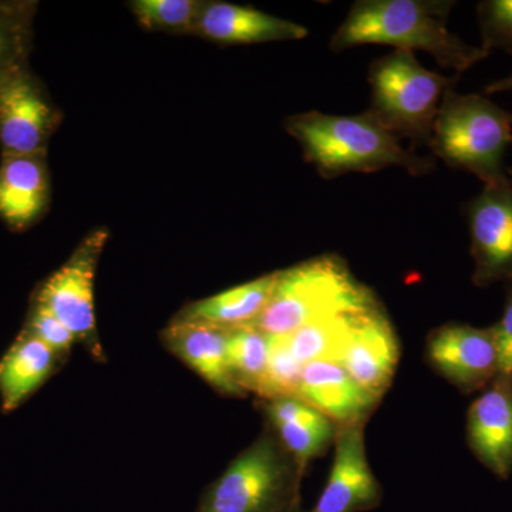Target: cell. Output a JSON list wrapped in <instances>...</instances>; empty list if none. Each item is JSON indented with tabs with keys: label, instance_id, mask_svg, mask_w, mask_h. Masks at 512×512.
<instances>
[{
	"label": "cell",
	"instance_id": "obj_27",
	"mask_svg": "<svg viewBox=\"0 0 512 512\" xmlns=\"http://www.w3.org/2000/svg\"><path fill=\"white\" fill-rule=\"evenodd\" d=\"M29 335L49 346L59 357H66L72 350L76 338L62 320L57 319L49 309L36 303L35 311L30 316Z\"/></svg>",
	"mask_w": 512,
	"mask_h": 512
},
{
	"label": "cell",
	"instance_id": "obj_15",
	"mask_svg": "<svg viewBox=\"0 0 512 512\" xmlns=\"http://www.w3.org/2000/svg\"><path fill=\"white\" fill-rule=\"evenodd\" d=\"M165 348L197 373L215 392L244 397L232 379L227 357L228 329L174 319L161 333Z\"/></svg>",
	"mask_w": 512,
	"mask_h": 512
},
{
	"label": "cell",
	"instance_id": "obj_7",
	"mask_svg": "<svg viewBox=\"0 0 512 512\" xmlns=\"http://www.w3.org/2000/svg\"><path fill=\"white\" fill-rule=\"evenodd\" d=\"M106 239L104 231L84 239L69 261L43 284L36 302L62 320L97 362H104L106 356L96 328L94 278Z\"/></svg>",
	"mask_w": 512,
	"mask_h": 512
},
{
	"label": "cell",
	"instance_id": "obj_1",
	"mask_svg": "<svg viewBox=\"0 0 512 512\" xmlns=\"http://www.w3.org/2000/svg\"><path fill=\"white\" fill-rule=\"evenodd\" d=\"M454 5L446 0H359L330 39V49L339 53L350 47L384 45L404 52L420 50L460 76L488 53L448 29V13Z\"/></svg>",
	"mask_w": 512,
	"mask_h": 512
},
{
	"label": "cell",
	"instance_id": "obj_21",
	"mask_svg": "<svg viewBox=\"0 0 512 512\" xmlns=\"http://www.w3.org/2000/svg\"><path fill=\"white\" fill-rule=\"evenodd\" d=\"M271 336L252 323L228 329L229 372L245 393L261 397L268 369Z\"/></svg>",
	"mask_w": 512,
	"mask_h": 512
},
{
	"label": "cell",
	"instance_id": "obj_31",
	"mask_svg": "<svg viewBox=\"0 0 512 512\" xmlns=\"http://www.w3.org/2000/svg\"><path fill=\"white\" fill-rule=\"evenodd\" d=\"M510 180H511V183H512V173H511V175H510Z\"/></svg>",
	"mask_w": 512,
	"mask_h": 512
},
{
	"label": "cell",
	"instance_id": "obj_23",
	"mask_svg": "<svg viewBox=\"0 0 512 512\" xmlns=\"http://www.w3.org/2000/svg\"><path fill=\"white\" fill-rule=\"evenodd\" d=\"M36 2H0V79L28 66Z\"/></svg>",
	"mask_w": 512,
	"mask_h": 512
},
{
	"label": "cell",
	"instance_id": "obj_8",
	"mask_svg": "<svg viewBox=\"0 0 512 512\" xmlns=\"http://www.w3.org/2000/svg\"><path fill=\"white\" fill-rule=\"evenodd\" d=\"M59 121V111L28 66L19 67L0 79L3 156H45L47 143Z\"/></svg>",
	"mask_w": 512,
	"mask_h": 512
},
{
	"label": "cell",
	"instance_id": "obj_30",
	"mask_svg": "<svg viewBox=\"0 0 512 512\" xmlns=\"http://www.w3.org/2000/svg\"><path fill=\"white\" fill-rule=\"evenodd\" d=\"M285 512H306V511H303L301 503H298V504L293 505V507L289 508V510L285 511Z\"/></svg>",
	"mask_w": 512,
	"mask_h": 512
},
{
	"label": "cell",
	"instance_id": "obj_10",
	"mask_svg": "<svg viewBox=\"0 0 512 512\" xmlns=\"http://www.w3.org/2000/svg\"><path fill=\"white\" fill-rule=\"evenodd\" d=\"M473 282L488 288L512 279V183L491 185L468 202Z\"/></svg>",
	"mask_w": 512,
	"mask_h": 512
},
{
	"label": "cell",
	"instance_id": "obj_22",
	"mask_svg": "<svg viewBox=\"0 0 512 512\" xmlns=\"http://www.w3.org/2000/svg\"><path fill=\"white\" fill-rule=\"evenodd\" d=\"M350 315H332L312 320L285 336L293 355L302 365L316 360L338 362L345 349L350 328Z\"/></svg>",
	"mask_w": 512,
	"mask_h": 512
},
{
	"label": "cell",
	"instance_id": "obj_14",
	"mask_svg": "<svg viewBox=\"0 0 512 512\" xmlns=\"http://www.w3.org/2000/svg\"><path fill=\"white\" fill-rule=\"evenodd\" d=\"M194 33L221 45H255L302 40L309 30L251 6L204 2Z\"/></svg>",
	"mask_w": 512,
	"mask_h": 512
},
{
	"label": "cell",
	"instance_id": "obj_4",
	"mask_svg": "<svg viewBox=\"0 0 512 512\" xmlns=\"http://www.w3.org/2000/svg\"><path fill=\"white\" fill-rule=\"evenodd\" d=\"M512 146V113L480 94L448 90L434 123L431 150L447 165L467 171L484 187L505 184Z\"/></svg>",
	"mask_w": 512,
	"mask_h": 512
},
{
	"label": "cell",
	"instance_id": "obj_26",
	"mask_svg": "<svg viewBox=\"0 0 512 512\" xmlns=\"http://www.w3.org/2000/svg\"><path fill=\"white\" fill-rule=\"evenodd\" d=\"M483 49L512 53V0H484L477 6Z\"/></svg>",
	"mask_w": 512,
	"mask_h": 512
},
{
	"label": "cell",
	"instance_id": "obj_19",
	"mask_svg": "<svg viewBox=\"0 0 512 512\" xmlns=\"http://www.w3.org/2000/svg\"><path fill=\"white\" fill-rule=\"evenodd\" d=\"M276 274L278 271L191 303L175 319L205 323L222 329L248 325L264 311L274 291Z\"/></svg>",
	"mask_w": 512,
	"mask_h": 512
},
{
	"label": "cell",
	"instance_id": "obj_24",
	"mask_svg": "<svg viewBox=\"0 0 512 512\" xmlns=\"http://www.w3.org/2000/svg\"><path fill=\"white\" fill-rule=\"evenodd\" d=\"M130 8L148 30L195 32L202 2L195 0H136Z\"/></svg>",
	"mask_w": 512,
	"mask_h": 512
},
{
	"label": "cell",
	"instance_id": "obj_25",
	"mask_svg": "<svg viewBox=\"0 0 512 512\" xmlns=\"http://www.w3.org/2000/svg\"><path fill=\"white\" fill-rule=\"evenodd\" d=\"M303 366L293 355L285 336H271V352L261 399L265 402L278 397H298Z\"/></svg>",
	"mask_w": 512,
	"mask_h": 512
},
{
	"label": "cell",
	"instance_id": "obj_28",
	"mask_svg": "<svg viewBox=\"0 0 512 512\" xmlns=\"http://www.w3.org/2000/svg\"><path fill=\"white\" fill-rule=\"evenodd\" d=\"M493 328L500 350V373L512 375V279L505 282L503 318Z\"/></svg>",
	"mask_w": 512,
	"mask_h": 512
},
{
	"label": "cell",
	"instance_id": "obj_9",
	"mask_svg": "<svg viewBox=\"0 0 512 512\" xmlns=\"http://www.w3.org/2000/svg\"><path fill=\"white\" fill-rule=\"evenodd\" d=\"M426 357L430 366L463 394L480 393L500 373V350L493 326L447 323L431 330Z\"/></svg>",
	"mask_w": 512,
	"mask_h": 512
},
{
	"label": "cell",
	"instance_id": "obj_16",
	"mask_svg": "<svg viewBox=\"0 0 512 512\" xmlns=\"http://www.w3.org/2000/svg\"><path fill=\"white\" fill-rule=\"evenodd\" d=\"M298 397L338 427L366 423L380 402L332 360H316L303 366Z\"/></svg>",
	"mask_w": 512,
	"mask_h": 512
},
{
	"label": "cell",
	"instance_id": "obj_20",
	"mask_svg": "<svg viewBox=\"0 0 512 512\" xmlns=\"http://www.w3.org/2000/svg\"><path fill=\"white\" fill-rule=\"evenodd\" d=\"M60 357L35 336L26 333L0 362L3 409L12 412L52 375Z\"/></svg>",
	"mask_w": 512,
	"mask_h": 512
},
{
	"label": "cell",
	"instance_id": "obj_5",
	"mask_svg": "<svg viewBox=\"0 0 512 512\" xmlns=\"http://www.w3.org/2000/svg\"><path fill=\"white\" fill-rule=\"evenodd\" d=\"M301 467L269 427L202 495L197 512H285L301 503Z\"/></svg>",
	"mask_w": 512,
	"mask_h": 512
},
{
	"label": "cell",
	"instance_id": "obj_3",
	"mask_svg": "<svg viewBox=\"0 0 512 512\" xmlns=\"http://www.w3.org/2000/svg\"><path fill=\"white\" fill-rule=\"evenodd\" d=\"M376 305L375 292L357 281L345 259L320 255L278 271L271 298L252 325L269 336H288L312 320Z\"/></svg>",
	"mask_w": 512,
	"mask_h": 512
},
{
	"label": "cell",
	"instance_id": "obj_17",
	"mask_svg": "<svg viewBox=\"0 0 512 512\" xmlns=\"http://www.w3.org/2000/svg\"><path fill=\"white\" fill-rule=\"evenodd\" d=\"M269 427L305 473L313 458L322 456L336 439L338 426L319 410L289 396L264 402Z\"/></svg>",
	"mask_w": 512,
	"mask_h": 512
},
{
	"label": "cell",
	"instance_id": "obj_18",
	"mask_svg": "<svg viewBox=\"0 0 512 512\" xmlns=\"http://www.w3.org/2000/svg\"><path fill=\"white\" fill-rule=\"evenodd\" d=\"M45 156H3L0 164V218L13 231L32 227L49 204Z\"/></svg>",
	"mask_w": 512,
	"mask_h": 512
},
{
	"label": "cell",
	"instance_id": "obj_2",
	"mask_svg": "<svg viewBox=\"0 0 512 512\" xmlns=\"http://www.w3.org/2000/svg\"><path fill=\"white\" fill-rule=\"evenodd\" d=\"M286 131L299 141L305 160L323 178L349 173H376L400 167L419 177L434 168L433 158L407 150L372 111L356 116H332L320 111L296 114L286 120Z\"/></svg>",
	"mask_w": 512,
	"mask_h": 512
},
{
	"label": "cell",
	"instance_id": "obj_6",
	"mask_svg": "<svg viewBox=\"0 0 512 512\" xmlns=\"http://www.w3.org/2000/svg\"><path fill=\"white\" fill-rule=\"evenodd\" d=\"M457 82L421 66L414 53L394 50L370 64L369 110L397 137L430 147L441 101Z\"/></svg>",
	"mask_w": 512,
	"mask_h": 512
},
{
	"label": "cell",
	"instance_id": "obj_29",
	"mask_svg": "<svg viewBox=\"0 0 512 512\" xmlns=\"http://www.w3.org/2000/svg\"><path fill=\"white\" fill-rule=\"evenodd\" d=\"M503 92H512V73L510 76L504 77V79L497 80V82L488 84L485 87V93L495 94Z\"/></svg>",
	"mask_w": 512,
	"mask_h": 512
},
{
	"label": "cell",
	"instance_id": "obj_11",
	"mask_svg": "<svg viewBox=\"0 0 512 512\" xmlns=\"http://www.w3.org/2000/svg\"><path fill=\"white\" fill-rule=\"evenodd\" d=\"M400 362V343L383 306L350 315L348 340L339 363L367 393L382 399Z\"/></svg>",
	"mask_w": 512,
	"mask_h": 512
},
{
	"label": "cell",
	"instance_id": "obj_12",
	"mask_svg": "<svg viewBox=\"0 0 512 512\" xmlns=\"http://www.w3.org/2000/svg\"><path fill=\"white\" fill-rule=\"evenodd\" d=\"M365 424L338 427L328 481L315 507L306 512H366L382 504V485L367 460Z\"/></svg>",
	"mask_w": 512,
	"mask_h": 512
},
{
	"label": "cell",
	"instance_id": "obj_13",
	"mask_svg": "<svg viewBox=\"0 0 512 512\" xmlns=\"http://www.w3.org/2000/svg\"><path fill=\"white\" fill-rule=\"evenodd\" d=\"M467 444L500 480L512 474V375L498 373L468 407Z\"/></svg>",
	"mask_w": 512,
	"mask_h": 512
}]
</instances>
